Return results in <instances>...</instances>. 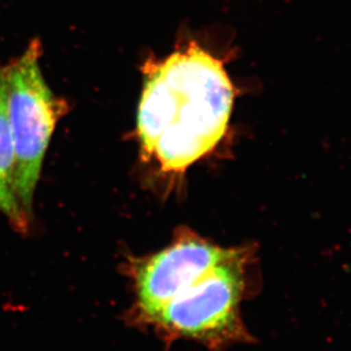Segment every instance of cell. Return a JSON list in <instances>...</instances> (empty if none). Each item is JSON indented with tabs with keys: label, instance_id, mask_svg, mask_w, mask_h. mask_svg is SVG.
Segmentation results:
<instances>
[{
	"label": "cell",
	"instance_id": "6da1fadb",
	"mask_svg": "<svg viewBox=\"0 0 351 351\" xmlns=\"http://www.w3.org/2000/svg\"><path fill=\"white\" fill-rule=\"evenodd\" d=\"M234 98L221 61L195 41L146 62L137 115L143 151L165 173H184L223 138Z\"/></svg>",
	"mask_w": 351,
	"mask_h": 351
},
{
	"label": "cell",
	"instance_id": "7a4b0ae2",
	"mask_svg": "<svg viewBox=\"0 0 351 351\" xmlns=\"http://www.w3.org/2000/svg\"><path fill=\"white\" fill-rule=\"evenodd\" d=\"M247 249H230L199 280L177 294L149 322L168 338L189 339L210 348L247 340L241 304L247 293Z\"/></svg>",
	"mask_w": 351,
	"mask_h": 351
},
{
	"label": "cell",
	"instance_id": "3957f363",
	"mask_svg": "<svg viewBox=\"0 0 351 351\" xmlns=\"http://www.w3.org/2000/svg\"><path fill=\"white\" fill-rule=\"evenodd\" d=\"M41 45L31 41L20 58L7 65V113L13 137L14 186L24 213L32 203L45 154L64 103L58 101L40 68Z\"/></svg>",
	"mask_w": 351,
	"mask_h": 351
},
{
	"label": "cell",
	"instance_id": "277c9868",
	"mask_svg": "<svg viewBox=\"0 0 351 351\" xmlns=\"http://www.w3.org/2000/svg\"><path fill=\"white\" fill-rule=\"evenodd\" d=\"M228 250L182 230L162 250L134 259L129 263V276L135 294L136 319L149 324L177 294L219 263Z\"/></svg>",
	"mask_w": 351,
	"mask_h": 351
},
{
	"label": "cell",
	"instance_id": "5b68a950",
	"mask_svg": "<svg viewBox=\"0 0 351 351\" xmlns=\"http://www.w3.org/2000/svg\"><path fill=\"white\" fill-rule=\"evenodd\" d=\"M13 137L7 113V66H0V213L20 233H27L30 217L24 213L14 186Z\"/></svg>",
	"mask_w": 351,
	"mask_h": 351
}]
</instances>
